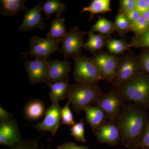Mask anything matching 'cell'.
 Here are the masks:
<instances>
[{
    "label": "cell",
    "mask_w": 149,
    "mask_h": 149,
    "mask_svg": "<svg viewBox=\"0 0 149 149\" xmlns=\"http://www.w3.org/2000/svg\"><path fill=\"white\" fill-rule=\"evenodd\" d=\"M116 121L120 129L121 143L130 148L140 143L148 122L146 112L134 104H124Z\"/></svg>",
    "instance_id": "obj_1"
},
{
    "label": "cell",
    "mask_w": 149,
    "mask_h": 149,
    "mask_svg": "<svg viewBox=\"0 0 149 149\" xmlns=\"http://www.w3.org/2000/svg\"><path fill=\"white\" fill-rule=\"evenodd\" d=\"M124 99L141 107L149 105V74L142 71L116 90Z\"/></svg>",
    "instance_id": "obj_2"
},
{
    "label": "cell",
    "mask_w": 149,
    "mask_h": 149,
    "mask_svg": "<svg viewBox=\"0 0 149 149\" xmlns=\"http://www.w3.org/2000/svg\"><path fill=\"white\" fill-rule=\"evenodd\" d=\"M102 93L98 83L85 84L76 83L70 85L66 98L72 104L74 111L79 115L86 107L95 102Z\"/></svg>",
    "instance_id": "obj_3"
},
{
    "label": "cell",
    "mask_w": 149,
    "mask_h": 149,
    "mask_svg": "<svg viewBox=\"0 0 149 149\" xmlns=\"http://www.w3.org/2000/svg\"><path fill=\"white\" fill-rule=\"evenodd\" d=\"M74 62L73 76L76 83L85 84H98L105 78L99 72L91 58L78 55L72 56Z\"/></svg>",
    "instance_id": "obj_4"
},
{
    "label": "cell",
    "mask_w": 149,
    "mask_h": 149,
    "mask_svg": "<svg viewBox=\"0 0 149 149\" xmlns=\"http://www.w3.org/2000/svg\"><path fill=\"white\" fill-rule=\"evenodd\" d=\"M141 71L139 56L129 50L120 57L117 75L112 83L113 89L118 90L123 83L135 78Z\"/></svg>",
    "instance_id": "obj_5"
},
{
    "label": "cell",
    "mask_w": 149,
    "mask_h": 149,
    "mask_svg": "<svg viewBox=\"0 0 149 149\" xmlns=\"http://www.w3.org/2000/svg\"><path fill=\"white\" fill-rule=\"evenodd\" d=\"M120 58L109 52L100 51L94 54L91 59L102 76L108 82L112 83L117 75Z\"/></svg>",
    "instance_id": "obj_6"
},
{
    "label": "cell",
    "mask_w": 149,
    "mask_h": 149,
    "mask_svg": "<svg viewBox=\"0 0 149 149\" xmlns=\"http://www.w3.org/2000/svg\"><path fill=\"white\" fill-rule=\"evenodd\" d=\"M125 100L116 90L102 94L93 103L101 109L109 120L116 121L123 106Z\"/></svg>",
    "instance_id": "obj_7"
},
{
    "label": "cell",
    "mask_w": 149,
    "mask_h": 149,
    "mask_svg": "<svg viewBox=\"0 0 149 149\" xmlns=\"http://www.w3.org/2000/svg\"><path fill=\"white\" fill-rule=\"evenodd\" d=\"M60 40L49 38H41L34 36L29 41L30 50L27 52H22L23 57L29 56L35 59L44 58L50 60L51 55L59 51Z\"/></svg>",
    "instance_id": "obj_8"
},
{
    "label": "cell",
    "mask_w": 149,
    "mask_h": 149,
    "mask_svg": "<svg viewBox=\"0 0 149 149\" xmlns=\"http://www.w3.org/2000/svg\"><path fill=\"white\" fill-rule=\"evenodd\" d=\"M85 34L86 32L80 31L78 27H72L66 36L61 40L62 46L58 52L65 59L81 54Z\"/></svg>",
    "instance_id": "obj_9"
},
{
    "label": "cell",
    "mask_w": 149,
    "mask_h": 149,
    "mask_svg": "<svg viewBox=\"0 0 149 149\" xmlns=\"http://www.w3.org/2000/svg\"><path fill=\"white\" fill-rule=\"evenodd\" d=\"M25 59V69L29 77V83L31 85L46 83L49 76L48 60L44 58L29 60Z\"/></svg>",
    "instance_id": "obj_10"
},
{
    "label": "cell",
    "mask_w": 149,
    "mask_h": 149,
    "mask_svg": "<svg viewBox=\"0 0 149 149\" xmlns=\"http://www.w3.org/2000/svg\"><path fill=\"white\" fill-rule=\"evenodd\" d=\"M61 110L58 103L52 104L46 111L42 121L33 125V127L39 131L50 132L54 136L58 129L61 121Z\"/></svg>",
    "instance_id": "obj_11"
},
{
    "label": "cell",
    "mask_w": 149,
    "mask_h": 149,
    "mask_svg": "<svg viewBox=\"0 0 149 149\" xmlns=\"http://www.w3.org/2000/svg\"><path fill=\"white\" fill-rule=\"evenodd\" d=\"M42 4L41 2L33 8H27L23 11L24 17L21 24L18 27L20 31H29L39 28L43 29L45 27L44 18L42 16Z\"/></svg>",
    "instance_id": "obj_12"
},
{
    "label": "cell",
    "mask_w": 149,
    "mask_h": 149,
    "mask_svg": "<svg viewBox=\"0 0 149 149\" xmlns=\"http://www.w3.org/2000/svg\"><path fill=\"white\" fill-rule=\"evenodd\" d=\"M95 133L97 140L101 143L116 146L121 139L120 129L116 121L107 120Z\"/></svg>",
    "instance_id": "obj_13"
},
{
    "label": "cell",
    "mask_w": 149,
    "mask_h": 149,
    "mask_svg": "<svg viewBox=\"0 0 149 149\" xmlns=\"http://www.w3.org/2000/svg\"><path fill=\"white\" fill-rule=\"evenodd\" d=\"M18 124L15 119L0 122V144L13 147L22 141Z\"/></svg>",
    "instance_id": "obj_14"
},
{
    "label": "cell",
    "mask_w": 149,
    "mask_h": 149,
    "mask_svg": "<svg viewBox=\"0 0 149 149\" xmlns=\"http://www.w3.org/2000/svg\"><path fill=\"white\" fill-rule=\"evenodd\" d=\"M49 76L46 84H53L69 80L70 63L67 60H49Z\"/></svg>",
    "instance_id": "obj_15"
},
{
    "label": "cell",
    "mask_w": 149,
    "mask_h": 149,
    "mask_svg": "<svg viewBox=\"0 0 149 149\" xmlns=\"http://www.w3.org/2000/svg\"><path fill=\"white\" fill-rule=\"evenodd\" d=\"M83 111L85 114L86 120L91 125L93 132H95L108 120L103 111L95 106L90 105L86 107Z\"/></svg>",
    "instance_id": "obj_16"
},
{
    "label": "cell",
    "mask_w": 149,
    "mask_h": 149,
    "mask_svg": "<svg viewBox=\"0 0 149 149\" xmlns=\"http://www.w3.org/2000/svg\"><path fill=\"white\" fill-rule=\"evenodd\" d=\"M25 0H1V14L2 15L11 17L15 16L21 11L27 8Z\"/></svg>",
    "instance_id": "obj_17"
},
{
    "label": "cell",
    "mask_w": 149,
    "mask_h": 149,
    "mask_svg": "<svg viewBox=\"0 0 149 149\" xmlns=\"http://www.w3.org/2000/svg\"><path fill=\"white\" fill-rule=\"evenodd\" d=\"M89 36V40L87 42L84 43L83 48L93 53H96L101 51V50L106 45L108 36L102 34H95L90 30L86 32Z\"/></svg>",
    "instance_id": "obj_18"
},
{
    "label": "cell",
    "mask_w": 149,
    "mask_h": 149,
    "mask_svg": "<svg viewBox=\"0 0 149 149\" xmlns=\"http://www.w3.org/2000/svg\"><path fill=\"white\" fill-rule=\"evenodd\" d=\"M50 87V100L52 104L58 103L66 98L67 93L69 88V80L53 84H47Z\"/></svg>",
    "instance_id": "obj_19"
},
{
    "label": "cell",
    "mask_w": 149,
    "mask_h": 149,
    "mask_svg": "<svg viewBox=\"0 0 149 149\" xmlns=\"http://www.w3.org/2000/svg\"><path fill=\"white\" fill-rule=\"evenodd\" d=\"M64 17L57 18L51 20L49 31L47 34V38L61 40L67 35Z\"/></svg>",
    "instance_id": "obj_20"
},
{
    "label": "cell",
    "mask_w": 149,
    "mask_h": 149,
    "mask_svg": "<svg viewBox=\"0 0 149 149\" xmlns=\"http://www.w3.org/2000/svg\"><path fill=\"white\" fill-rule=\"evenodd\" d=\"M66 8L65 4L60 0H47L42 4V9L47 19L53 14L56 15L57 18H61Z\"/></svg>",
    "instance_id": "obj_21"
},
{
    "label": "cell",
    "mask_w": 149,
    "mask_h": 149,
    "mask_svg": "<svg viewBox=\"0 0 149 149\" xmlns=\"http://www.w3.org/2000/svg\"><path fill=\"white\" fill-rule=\"evenodd\" d=\"M110 0H93L89 6L85 7L81 12H88L91 13L90 19L93 18L94 15L111 11Z\"/></svg>",
    "instance_id": "obj_22"
},
{
    "label": "cell",
    "mask_w": 149,
    "mask_h": 149,
    "mask_svg": "<svg viewBox=\"0 0 149 149\" xmlns=\"http://www.w3.org/2000/svg\"><path fill=\"white\" fill-rule=\"evenodd\" d=\"M45 112V105L38 100L32 101L28 103L24 109V115L28 119L36 120L42 116Z\"/></svg>",
    "instance_id": "obj_23"
},
{
    "label": "cell",
    "mask_w": 149,
    "mask_h": 149,
    "mask_svg": "<svg viewBox=\"0 0 149 149\" xmlns=\"http://www.w3.org/2000/svg\"><path fill=\"white\" fill-rule=\"evenodd\" d=\"M91 31L93 32H97L108 36L115 31L114 22L106 18L99 16L95 24L91 27Z\"/></svg>",
    "instance_id": "obj_24"
},
{
    "label": "cell",
    "mask_w": 149,
    "mask_h": 149,
    "mask_svg": "<svg viewBox=\"0 0 149 149\" xmlns=\"http://www.w3.org/2000/svg\"><path fill=\"white\" fill-rule=\"evenodd\" d=\"M106 47L109 52L113 54H122L129 50L130 47V44H128L124 40L112 39L108 40Z\"/></svg>",
    "instance_id": "obj_25"
},
{
    "label": "cell",
    "mask_w": 149,
    "mask_h": 149,
    "mask_svg": "<svg viewBox=\"0 0 149 149\" xmlns=\"http://www.w3.org/2000/svg\"><path fill=\"white\" fill-rule=\"evenodd\" d=\"M114 23L115 31L120 36H124L126 32L130 31V22L124 15L118 14L116 17Z\"/></svg>",
    "instance_id": "obj_26"
},
{
    "label": "cell",
    "mask_w": 149,
    "mask_h": 149,
    "mask_svg": "<svg viewBox=\"0 0 149 149\" xmlns=\"http://www.w3.org/2000/svg\"><path fill=\"white\" fill-rule=\"evenodd\" d=\"M149 29V22L143 15L139 20L130 25V31L135 33L136 36L143 35Z\"/></svg>",
    "instance_id": "obj_27"
},
{
    "label": "cell",
    "mask_w": 149,
    "mask_h": 149,
    "mask_svg": "<svg viewBox=\"0 0 149 149\" xmlns=\"http://www.w3.org/2000/svg\"><path fill=\"white\" fill-rule=\"evenodd\" d=\"M70 131V135L75 138L76 141L83 143L86 142L85 136V124L83 119H81L80 122L72 125Z\"/></svg>",
    "instance_id": "obj_28"
},
{
    "label": "cell",
    "mask_w": 149,
    "mask_h": 149,
    "mask_svg": "<svg viewBox=\"0 0 149 149\" xmlns=\"http://www.w3.org/2000/svg\"><path fill=\"white\" fill-rule=\"evenodd\" d=\"M70 102L68 101L63 107L61 110V125L65 124L68 125H73L75 124L73 114L70 108Z\"/></svg>",
    "instance_id": "obj_29"
},
{
    "label": "cell",
    "mask_w": 149,
    "mask_h": 149,
    "mask_svg": "<svg viewBox=\"0 0 149 149\" xmlns=\"http://www.w3.org/2000/svg\"><path fill=\"white\" fill-rule=\"evenodd\" d=\"M130 45L136 48L149 49V29L143 35L133 37Z\"/></svg>",
    "instance_id": "obj_30"
},
{
    "label": "cell",
    "mask_w": 149,
    "mask_h": 149,
    "mask_svg": "<svg viewBox=\"0 0 149 149\" xmlns=\"http://www.w3.org/2000/svg\"><path fill=\"white\" fill-rule=\"evenodd\" d=\"M39 140L26 139L22 140L10 149H38Z\"/></svg>",
    "instance_id": "obj_31"
},
{
    "label": "cell",
    "mask_w": 149,
    "mask_h": 149,
    "mask_svg": "<svg viewBox=\"0 0 149 149\" xmlns=\"http://www.w3.org/2000/svg\"><path fill=\"white\" fill-rule=\"evenodd\" d=\"M136 0L120 1V8L118 14L125 15L131 11L136 9Z\"/></svg>",
    "instance_id": "obj_32"
},
{
    "label": "cell",
    "mask_w": 149,
    "mask_h": 149,
    "mask_svg": "<svg viewBox=\"0 0 149 149\" xmlns=\"http://www.w3.org/2000/svg\"><path fill=\"white\" fill-rule=\"evenodd\" d=\"M139 57L141 70L149 74V50H143Z\"/></svg>",
    "instance_id": "obj_33"
},
{
    "label": "cell",
    "mask_w": 149,
    "mask_h": 149,
    "mask_svg": "<svg viewBox=\"0 0 149 149\" xmlns=\"http://www.w3.org/2000/svg\"><path fill=\"white\" fill-rule=\"evenodd\" d=\"M134 148H147L149 149V122L147 123L141 141Z\"/></svg>",
    "instance_id": "obj_34"
},
{
    "label": "cell",
    "mask_w": 149,
    "mask_h": 149,
    "mask_svg": "<svg viewBox=\"0 0 149 149\" xmlns=\"http://www.w3.org/2000/svg\"><path fill=\"white\" fill-rule=\"evenodd\" d=\"M130 22V25L139 20L143 15V14L137 10L135 9L125 15Z\"/></svg>",
    "instance_id": "obj_35"
},
{
    "label": "cell",
    "mask_w": 149,
    "mask_h": 149,
    "mask_svg": "<svg viewBox=\"0 0 149 149\" xmlns=\"http://www.w3.org/2000/svg\"><path fill=\"white\" fill-rule=\"evenodd\" d=\"M56 149H89L85 146H78L74 143L66 142L57 147Z\"/></svg>",
    "instance_id": "obj_36"
},
{
    "label": "cell",
    "mask_w": 149,
    "mask_h": 149,
    "mask_svg": "<svg viewBox=\"0 0 149 149\" xmlns=\"http://www.w3.org/2000/svg\"><path fill=\"white\" fill-rule=\"evenodd\" d=\"M136 9L142 14L149 10V4L146 0H136Z\"/></svg>",
    "instance_id": "obj_37"
},
{
    "label": "cell",
    "mask_w": 149,
    "mask_h": 149,
    "mask_svg": "<svg viewBox=\"0 0 149 149\" xmlns=\"http://www.w3.org/2000/svg\"><path fill=\"white\" fill-rule=\"evenodd\" d=\"M11 119H12V115L0 107V122H5Z\"/></svg>",
    "instance_id": "obj_38"
},
{
    "label": "cell",
    "mask_w": 149,
    "mask_h": 149,
    "mask_svg": "<svg viewBox=\"0 0 149 149\" xmlns=\"http://www.w3.org/2000/svg\"><path fill=\"white\" fill-rule=\"evenodd\" d=\"M143 15L145 17V18L147 19V21L149 22V10L143 13Z\"/></svg>",
    "instance_id": "obj_39"
},
{
    "label": "cell",
    "mask_w": 149,
    "mask_h": 149,
    "mask_svg": "<svg viewBox=\"0 0 149 149\" xmlns=\"http://www.w3.org/2000/svg\"><path fill=\"white\" fill-rule=\"evenodd\" d=\"M129 149H149L147 148H130Z\"/></svg>",
    "instance_id": "obj_40"
},
{
    "label": "cell",
    "mask_w": 149,
    "mask_h": 149,
    "mask_svg": "<svg viewBox=\"0 0 149 149\" xmlns=\"http://www.w3.org/2000/svg\"><path fill=\"white\" fill-rule=\"evenodd\" d=\"M146 1L149 4V0H146Z\"/></svg>",
    "instance_id": "obj_41"
},
{
    "label": "cell",
    "mask_w": 149,
    "mask_h": 149,
    "mask_svg": "<svg viewBox=\"0 0 149 149\" xmlns=\"http://www.w3.org/2000/svg\"><path fill=\"white\" fill-rule=\"evenodd\" d=\"M47 149H49V148H48Z\"/></svg>",
    "instance_id": "obj_42"
}]
</instances>
